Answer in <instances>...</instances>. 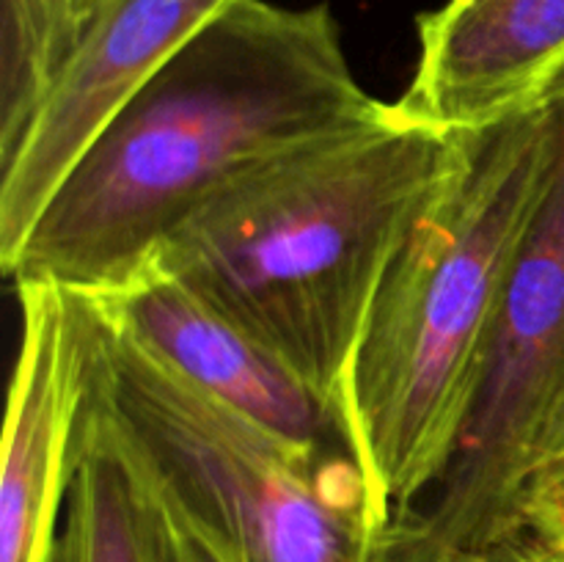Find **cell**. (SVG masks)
Masks as SVG:
<instances>
[{
  "label": "cell",
  "instance_id": "8992f818",
  "mask_svg": "<svg viewBox=\"0 0 564 562\" xmlns=\"http://www.w3.org/2000/svg\"><path fill=\"white\" fill-rule=\"evenodd\" d=\"M231 0H94L17 152L0 165V268L141 88Z\"/></svg>",
  "mask_w": 564,
  "mask_h": 562
},
{
  "label": "cell",
  "instance_id": "3957f363",
  "mask_svg": "<svg viewBox=\"0 0 564 562\" xmlns=\"http://www.w3.org/2000/svg\"><path fill=\"white\" fill-rule=\"evenodd\" d=\"M564 127V72L523 108L455 132V158L397 251L347 391L356 457L394 521L449 461Z\"/></svg>",
  "mask_w": 564,
  "mask_h": 562
},
{
  "label": "cell",
  "instance_id": "5b68a950",
  "mask_svg": "<svg viewBox=\"0 0 564 562\" xmlns=\"http://www.w3.org/2000/svg\"><path fill=\"white\" fill-rule=\"evenodd\" d=\"M564 411V127L444 472L386 529L380 562H490L523 543V501Z\"/></svg>",
  "mask_w": 564,
  "mask_h": 562
},
{
  "label": "cell",
  "instance_id": "4fadbf2b",
  "mask_svg": "<svg viewBox=\"0 0 564 562\" xmlns=\"http://www.w3.org/2000/svg\"><path fill=\"white\" fill-rule=\"evenodd\" d=\"M135 474L149 496V510H152L154 532H158L160 562H235L207 532H202V529H198L196 523H193L191 518L163 494V490L154 488L138 468Z\"/></svg>",
  "mask_w": 564,
  "mask_h": 562
},
{
  "label": "cell",
  "instance_id": "6da1fadb",
  "mask_svg": "<svg viewBox=\"0 0 564 562\" xmlns=\"http://www.w3.org/2000/svg\"><path fill=\"white\" fill-rule=\"evenodd\" d=\"M380 108L328 6L231 0L110 121L3 273L80 295L119 290L242 174Z\"/></svg>",
  "mask_w": 564,
  "mask_h": 562
},
{
  "label": "cell",
  "instance_id": "9c48e42d",
  "mask_svg": "<svg viewBox=\"0 0 564 562\" xmlns=\"http://www.w3.org/2000/svg\"><path fill=\"white\" fill-rule=\"evenodd\" d=\"M397 108L444 132L505 119L564 72V0H449L419 20Z\"/></svg>",
  "mask_w": 564,
  "mask_h": 562
},
{
  "label": "cell",
  "instance_id": "5bb4252c",
  "mask_svg": "<svg viewBox=\"0 0 564 562\" xmlns=\"http://www.w3.org/2000/svg\"><path fill=\"white\" fill-rule=\"evenodd\" d=\"M490 562H564L562 551L549 549V545H540V543H523L518 549L507 551V554L496 556Z\"/></svg>",
  "mask_w": 564,
  "mask_h": 562
},
{
  "label": "cell",
  "instance_id": "277c9868",
  "mask_svg": "<svg viewBox=\"0 0 564 562\" xmlns=\"http://www.w3.org/2000/svg\"><path fill=\"white\" fill-rule=\"evenodd\" d=\"M80 419L235 562H380L389 518L356 457L303 450L149 356L83 295Z\"/></svg>",
  "mask_w": 564,
  "mask_h": 562
},
{
  "label": "cell",
  "instance_id": "30bf717a",
  "mask_svg": "<svg viewBox=\"0 0 564 562\" xmlns=\"http://www.w3.org/2000/svg\"><path fill=\"white\" fill-rule=\"evenodd\" d=\"M72 490L61 562H160L143 483L99 430L77 411Z\"/></svg>",
  "mask_w": 564,
  "mask_h": 562
},
{
  "label": "cell",
  "instance_id": "7c38bea8",
  "mask_svg": "<svg viewBox=\"0 0 564 562\" xmlns=\"http://www.w3.org/2000/svg\"><path fill=\"white\" fill-rule=\"evenodd\" d=\"M523 543L549 545L564 554V411L551 430L549 444L527 490Z\"/></svg>",
  "mask_w": 564,
  "mask_h": 562
},
{
  "label": "cell",
  "instance_id": "52a82bcc",
  "mask_svg": "<svg viewBox=\"0 0 564 562\" xmlns=\"http://www.w3.org/2000/svg\"><path fill=\"white\" fill-rule=\"evenodd\" d=\"M22 336L0 463V562H61L58 512L72 490L86 312L53 281L14 284Z\"/></svg>",
  "mask_w": 564,
  "mask_h": 562
},
{
  "label": "cell",
  "instance_id": "8fae6325",
  "mask_svg": "<svg viewBox=\"0 0 564 562\" xmlns=\"http://www.w3.org/2000/svg\"><path fill=\"white\" fill-rule=\"evenodd\" d=\"M94 0H0V165L17 152Z\"/></svg>",
  "mask_w": 564,
  "mask_h": 562
},
{
  "label": "cell",
  "instance_id": "ba28073f",
  "mask_svg": "<svg viewBox=\"0 0 564 562\" xmlns=\"http://www.w3.org/2000/svg\"><path fill=\"white\" fill-rule=\"evenodd\" d=\"M88 298L149 356L220 406L303 450L356 457L345 419L290 364L174 275L147 264L119 290Z\"/></svg>",
  "mask_w": 564,
  "mask_h": 562
},
{
  "label": "cell",
  "instance_id": "7a4b0ae2",
  "mask_svg": "<svg viewBox=\"0 0 564 562\" xmlns=\"http://www.w3.org/2000/svg\"><path fill=\"white\" fill-rule=\"evenodd\" d=\"M452 158L455 132L383 102L242 174L176 226L149 264L262 342L347 422L372 303Z\"/></svg>",
  "mask_w": 564,
  "mask_h": 562
}]
</instances>
